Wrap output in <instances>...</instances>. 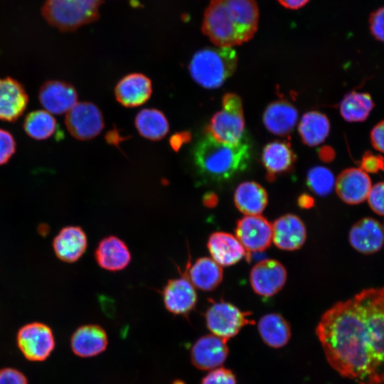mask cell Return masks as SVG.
<instances>
[{"mask_svg":"<svg viewBox=\"0 0 384 384\" xmlns=\"http://www.w3.org/2000/svg\"><path fill=\"white\" fill-rule=\"evenodd\" d=\"M298 131L304 144L310 146H316L329 135L330 122L324 114L311 111L303 115Z\"/></svg>","mask_w":384,"mask_h":384,"instance_id":"cell-30","label":"cell"},{"mask_svg":"<svg viewBox=\"0 0 384 384\" xmlns=\"http://www.w3.org/2000/svg\"><path fill=\"white\" fill-rule=\"evenodd\" d=\"M370 140L373 147L384 154V119L378 122L370 132Z\"/></svg>","mask_w":384,"mask_h":384,"instance_id":"cell-40","label":"cell"},{"mask_svg":"<svg viewBox=\"0 0 384 384\" xmlns=\"http://www.w3.org/2000/svg\"><path fill=\"white\" fill-rule=\"evenodd\" d=\"M360 169L367 174L384 171V156L371 151H366L360 161Z\"/></svg>","mask_w":384,"mask_h":384,"instance_id":"cell-35","label":"cell"},{"mask_svg":"<svg viewBox=\"0 0 384 384\" xmlns=\"http://www.w3.org/2000/svg\"><path fill=\"white\" fill-rule=\"evenodd\" d=\"M38 100L46 111L60 114L68 112L77 104L78 94L71 84L50 80L41 86Z\"/></svg>","mask_w":384,"mask_h":384,"instance_id":"cell-13","label":"cell"},{"mask_svg":"<svg viewBox=\"0 0 384 384\" xmlns=\"http://www.w3.org/2000/svg\"><path fill=\"white\" fill-rule=\"evenodd\" d=\"M335 187L343 202L356 205L367 200L372 183L368 174L359 167L348 168L338 176Z\"/></svg>","mask_w":384,"mask_h":384,"instance_id":"cell-14","label":"cell"},{"mask_svg":"<svg viewBox=\"0 0 384 384\" xmlns=\"http://www.w3.org/2000/svg\"><path fill=\"white\" fill-rule=\"evenodd\" d=\"M250 317L251 312L242 311L223 300L213 302L205 313L208 329L212 334L228 341L238 334L245 326L255 324Z\"/></svg>","mask_w":384,"mask_h":384,"instance_id":"cell-7","label":"cell"},{"mask_svg":"<svg viewBox=\"0 0 384 384\" xmlns=\"http://www.w3.org/2000/svg\"><path fill=\"white\" fill-rule=\"evenodd\" d=\"M28 97L23 86L16 80L0 78V120L14 122L26 110Z\"/></svg>","mask_w":384,"mask_h":384,"instance_id":"cell-16","label":"cell"},{"mask_svg":"<svg viewBox=\"0 0 384 384\" xmlns=\"http://www.w3.org/2000/svg\"><path fill=\"white\" fill-rule=\"evenodd\" d=\"M369 28L371 35L377 41L384 43V6L370 14Z\"/></svg>","mask_w":384,"mask_h":384,"instance_id":"cell-38","label":"cell"},{"mask_svg":"<svg viewBox=\"0 0 384 384\" xmlns=\"http://www.w3.org/2000/svg\"><path fill=\"white\" fill-rule=\"evenodd\" d=\"M267 202L268 196L265 189L255 181L241 183L234 193L235 205L245 215H260Z\"/></svg>","mask_w":384,"mask_h":384,"instance_id":"cell-26","label":"cell"},{"mask_svg":"<svg viewBox=\"0 0 384 384\" xmlns=\"http://www.w3.org/2000/svg\"><path fill=\"white\" fill-rule=\"evenodd\" d=\"M23 129L31 138L43 140L50 138L57 130V122L46 110H35L25 117Z\"/></svg>","mask_w":384,"mask_h":384,"instance_id":"cell-32","label":"cell"},{"mask_svg":"<svg viewBox=\"0 0 384 384\" xmlns=\"http://www.w3.org/2000/svg\"><path fill=\"white\" fill-rule=\"evenodd\" d=\"M207 247L212 259L220 266L235 265L247 255L238 239L225 232L212 233L208 238Z\"/></svg>","mask_w":384,"mask_h":384,"instance_id":"cell-22","label":"cell"},{"mask_svg":"<svg viewBox=\"0 0 384 384\" xmlns=\"http://www.w3.org/2000/svg\"><path fill=\"white\" fill-rule=\"evenodd\" d=\"M201 384H237L233 372L223 367L211 370L201 380Z\"/></svg>","mask_w":384,"mask_h":384,"instance_id":"cell-34","label":"cell"},{"mask_svg":"<svg viewBox=\"0 0 384 384\" xmlns=\"http://www.w3.org/2000/svg\"><path fill=\"white\" fill-rule=\"evenodd\" d=\"M16 343L21 353L30 361L46 360L55 345L50 327L38 321L22 326L17 332Z\"/></svg>","mask_w":384,"mask_h":384,"instance_id":"cell-8","label":"cell"},{"mask_svg":"<svg viewBox=\"0 0 384 384\" xmlns=\"http://www.w3.org/2000/svg\"><path fill=\"white\" fill-rule=\"evenodd\" d=\"M237 53L233 48H206L197 51L188 66L195 82L203 87H219L235 71Z\"/></svg>","mask_w":384,"mask_h":384,"instance_id":"cell-4","label":"cell"},{"mask_svg":"<svg viewBox=\"0 0 384 384\" xmlns=\"http://www.w3.org/2000/svg\"><path fill=\"white\" fill-rule=\"evenodd\" d=\"M244 127L242 100L235 93H227L223 97L222 110L212 117L206 134L218 142L235 145L242 141Z\"/></svg>","mask_w":384,"mask_h":384,"instance_id":"cell-6","label":"cell"},{"mask_svg":"<svg viewBox=\"0 0 384 384\" xmlns=\"http://www.w3.org/2000/svg\"><path fill=\"white\" fill-rule=\"evenodd\" d=\"M235 234L246 251L261 252L272 242V225L260 215H245L238 220Z\"/></svg>","mask_w":384,"mask_h":384,"instance_id":"cell-10","label":"cell"},{"mask_svg":"<svg viewBox=\"0 0 384 384\" xmlns=\"http://www.w3.org/2000/svg\"><path fill=\"white\" fill-rule=\"evenodd\" d=\"M306 238L304 223L297 215L291 213L284 215L272 225V240L279 249L288 251L299 249Z\"/></svg>","mask_w":384,"mask_h":384,"instance_id":"cell-17","label":"cell"},{"mask_svg":"<svg viewBox=\"0 0 384 384\" xmlns=\"http://www.w3.org/2000/svg\"><path fill=\"white\" fill-rule=\"evenodd\" d=\"M383 230H384V227H383Z\"/></svg>","mask_w":384,"mask_h":384,"instance_id":"cell-46","label":"cell"},{"mask_svg":"<svg viewBox=\"0 0 384 384\" xmlns=\"http://www.w3.org/2000/svg\"><path fill=\"white\" fill-rule=\"evenodd\" d=\"M335 178L333 173L324 166H314L308 171L306 183L316 195L326 196L334 189Z\"/></svg>","mask_w":384,"mask_h":384,"instance_id":"cell-33","label":"cell"},{"mask_svg":"<svg viewBox=\"0 0 384 384\" xmlns=\"http://www.w3.org/2000/svg\"><path fill=\"white\" fill-rule=\"evenodd\" d=\"M65 123L70 134L79 140L91 139L104 128V119L100 110L88 102H77L67 112Z\"/></svg>","mask_w":384,"mask_h":384,"instance_id":"cell-9","label":"cell"},{"mask_svg":"<svg viewBox=\"0 0 384 384\" xmlns=\"http://www.w3.org/2000/svg\"><path fill=\"white\" fill-rule=\"evenodd\" d=\"M191 139V135L188 132H182L174 134L170 141L171 146L178 150L181 145L188 142Z\"/></svg>","mask_w":384,"mask_h":384,"instance_id":"cell-41","label":"cell"},{"mask_svg":"<svg viewBox=\"0 0 384 384\" xmlns=\"http://www.w3.org/2000/svg\"><path fill=\"white\" fill-rule=\"evenodd\" d=\"M135 126L144 137L153 141L163 139L169 132V122L161 111L144 109L135 117Z\"/></svg>","mask_w":384,"mask_h":384,"instance_id":"cell-31","label":"cell"},{"mask_svg":"<svg viewBox=\"0 0 384 384\" xmlns=\"http://www.w3.org/2000/svg\"><path fill=\"white\" fill-rule=\"evenodd\" d=\"M223 272L221 267L212 258L197 259L188 268L187 277L193 285L202 291H212L222 282Z\"/></svg>","mask_w":384,"mask_h":384,"instance_id":"cell-28","label":"cell"},{"mask_svg":"<svg viewBox=\"0 0 384 384\" xmlns=\"http://www.w3.org/2000/svg\"><path fill=\"white\" fill-rule=\"evenodd\" d=\"M162 295L165 308L175 315H187L197 302L195 287L185 276L169 280Z\"/></svg>","mask_w":384,"mask_h":384,"instance_id":"cell-15","label":"cell"},{"mask_svg":"<svg viewBox=\"0 0 384 384\" xmlns=\"http://www.w3.org/2000/svg\"><path fill=\"white\" fill-rule=\"evenodd\" d=\"M218 196L213 192L206 193L203 198V203L208 208H213L218 203Z\"/></svg>","mask_w":384,"mask_h":384,"instance_id":"cell-45","label":"cell"},{"mask_svg":"<svg viewBox=\"0 0 384 384\" xmlns=\"http://www.w3.org/2000/svg\"><path fill=\"white\" fill-rule=\"evenodd\" d=\"M298 113L297 109L287 100H276L270 103L263 114V123L272 134L284 137L294 129Z\"/></svg>","mask_w":384,"mask_h":384,"instance_id":"cell-25","label":"cell"},{"mask_svg":"<svg viewBox=\"0 0 384 384\" xmlns=\"http://www.w3.org/2000/svg\"><path fill=\"white\" fill-rule=\"evenodd\" d=\"M259 10L255 0H211L204 13L202 31L220 48H233L255 33Z\"/></svg>","mask_w":384,"mask_h":384,"instance_id":"cell-2","label":"cell"},{"mask_svg":"<svg viewBox=\"0 0 384 384\" xmlns=\"http://www.w3.org/2000/svg\"><path fill=\"white\" fill-rule=\"evenodd\" d=\"M151 93V81L142 73H131L124 76L114 89L117 100L127 107H134L145 103Z\"/></svg>","mask_w":384,"mask_h":384,"instance_id":"cell-21","label":"cell"},{"mask_svg":"<svg viewBox=\"0 0 384 384\" xmlns=\"http://www.w3.org/2000/svg\"><path fill=\"white\" fill-rule=\"evenodd\" d=\"M316 334L326 361L357 384L384 383V288L363 289L321 316Z\"/></svg>","mask_w":384,"mask_h":384,"instance_id":"cell-1","label":"cell"},{"mask_svg":"<svg viewBox=\"0 0 384 384\" xmlns=\"http://www.w3.org/2000/svg\"><path fill=\"white\" fill-rule=\"evenodd\" d=\"M375 107L371 95L365 92L351 91L341 101L339 111L348 122H363L370 116Z\"/></svg>","mask_w":384,"mask_h":384,"instance_id":"cell-29","label":"cell"},{"mask_svg":"<svg viewBox=\"0 0 384 384\" xmlns=\"http://www.w3.org/2000/svg\"><path fill=\"white\" fill-rule=\"evenodd\" d=\"M228 340L214 334L200 337L193 343L190 357L192 364L199 370H213L225 361L229 353Z\"/></svg>","mask_w":384,"mask_h":384,"instance_id":"cell-12","label":"cell"},{"mask_svg":"<svg viewBox=\"0 0 384 384\" xmlns=\"http://www.w3.org/2000/svg\"><path fill=\"white\" fill-rule=\"evenodd\" d=\"M52 246L60 260L73 263L78 261L85 252L87 235L82 228L68 225L61 228L55 236Z\"/></svg>","mask_w":384,"mask_h":384,"instance_id":"cell-18","label":"cell"},{"mask_svg":"<svg viewBox=\"0 0 384 384\" xmlns=\"http://www.w3.org/2000/svg\"><path fill=\"white\" fill-rule=\"evenodd\" d=\"M348 239L358 252L372 254L380 250L384 244L383 228L376 220L364 218L352 226Z\"/></svg>","mask_w":384,"mask_h":384,"instance_id":"cell-19","label":"cell"},{"mask_svg":"<svg viewBox=\"0 0 384 384\" xmlns=\"http://www.w3.org/2000/svg\"><path fill=\"white\" fill-rule=\"evenodd\" d=\"M0 384H28L27 378L20 370L14 368L0 369Z\"/></svg>","mask_w":384,"mask_h":384,"instance_id":"cell-39","label":"cell"},{"mask_svg":"<svg viewBox=\"0 0 384 384\" xmlns=\"http://www.w3.org/2000/svg\"><path fill=\"white\" fill-rule=\"evenodd\" d=\"M296 158L289 143L284 141L268 143L262 153V162L267 171V180L272 181L278 175L289 172Z\"/></svg>","mask_w":384,"mask_h":384,"instance_id":"cell-23","label":"cell"},{"mask_svg":"<svg viewBox=\"0 0 384 384\" xmlns=\"http://www.w3.org/2000/svg\"><path fill=\"white\" fill-rule=\"evenodd\" d=\"M95 257L100 267L112 272L124 269L131 261L128 247L124 241L114 235L105 237L99 242Z\"/></svg>","mask_w":384,"mask_h":384,"instance_id":"cell-24","label":"cell"},{"mask_svg":"<svg viewBox=\"0 0 384 384\" xmlns=\"http://www.w3.org/2000/svg\"><path fill=\"white\" fill-rule=\"evenodd\" d=\"M257 330L263 342L274 348L284 347L291 338L289 324L277 313L262 316L258 321Z\"/></svg>","mask_w":384,"mask_h":384,"instance_id":"cell-27","label":"cell"},{"mask_svg":"<svg viewBox=\"0 0 384 384\" xmlns=\"http://www.w3.org/2000/svg\"><path fill=\"white\" fill-rule=\"evenodd\" d=\"M250 160V146L245 141L228 145L208 134L197 144L194 151L197 172L208 183H221L233 179L247 169Z\"/></svg>","mask_w":384,"mask_h":384,"instance_id":"cell-3","label":"cell"},{"mask_svg":"<svg viewBox=\"0 0 384 384\" xmlns=\"http://www.w3.org/2000/svg\"><path fill=\"white\" fill-rule=\"evenodd\" d=\"M16 142L8 131L0 129V166L6 164L16 151Z\"/></svg>","mask_w":384,"mask_h":384,"instance_id":"cell-36","label":"cell"},{"mask_svg":"<svg viewBox=\"0 0 384 384\" xmlns=\"http://www.w3.org/2000/svg\"><path fill=\"white\" fill-rule=\"evenodd\" d=\"M286 280L285 267L275 260H261L250 271L251 287L257 294L263 297L276 294L283 287Z\"/></svg>","mask_w":384,"mask_h":384,"instance_id":"cell-11","label":"cell"},{"mask_svg":"<svg viewBox=\"0 0 384 384\" xmlns=\"http://www.w3.org/2000/svg\"><path fill=\"white\" fill-rule=\"evenodd\" d=\"M367 201L375 213L384 215V181L372 185Z\"/></svg>","mask_w":384,"mask_h":384,"instance_id":"cell-37","label":"cell"},{"mask_svg":"<svg viewBox=\"0 0 384 384\" xmlns=\"http://www.w3.org/2000/svg\"><path fill=\"white\" fill-rule=\"evenodd\" d=\"M108 345L105 329L97 324H86L78 327L70 338L73 352L80 357L89 358L102 353Z\"/></svg>","mask_w":384,"mask_h":384,"instance_id":"cell-20","label":"cell"},{"mask_svg":"<svg viewBox=\"0 0 384 384\" xmlns=\"http://www.w3.org/2000/svg\"><path fill=\"white\" fill-rule=\"evenodd\" d=\"M102 0H46L42 14L61 31H72L97 19Z\"/></svg>","mask_w":384,"mask_h":384,"instance_id":"cell-5","label":"cell"},{"mask_svg":"<svg viewBox=\"0 0 384 384\" xmlns=\"http://www.w3.org/2000/svg\"><path fill=\"white\" fill-rule=\"evenodd\" d=\"M309 0H278L284 7L291 9H298L304 6Z\"/></svg>","mask_w":384,"mask_h":384,"instance_id":"cell-44","label":"cell"},{"mask_svg":"<svg viewBox=\"0 0 384 384\" xmlns=\"http://www.w3.org/2000/svg\"><path fill=\"white\" fill-rule=\"evenodd\" d=\"M297 203L301 208H311L314 205V199L310 195L303 193L297 199Z\"/></svg>","mask_w":384,"mask_h":384,"instance_id":"cell-43","label":"cell"},{"mask_svg":"<svg viewBox=\"0 0 384 384\" xmlns=\"http://www.w3.org/2000/svg\"><path fill=\"white\" fill-rule=\"evenodd\" d=\"M319 158L324 162H331L335 158L336 153L329 146H322L319 151Z\"/></svg>","mask_w":384,"mask_h":384,"instance_id":"cell-42","label":"cell"}]
</instances>
